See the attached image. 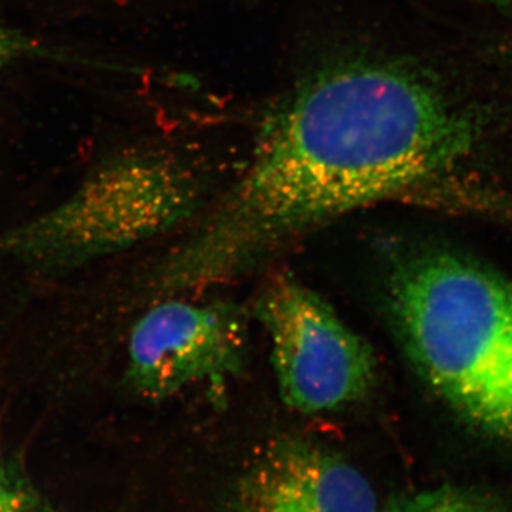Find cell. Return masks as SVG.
<instances>
[{"label": "cell", "instance_id": "obj_1", "mask_svg": "<svg viewBox=\"0 0 512 512\" xmlns=\"http://www.w3.org/2000/svg\"><path fill=\"white\" fill-rule=\"evenodd\" d=\"M478 141L476 117L434 74L373 57L326 64L266 114L247 171L156 285L178 295L225 284L349 212L433 200Z\"/></svg>", "mask_w": 512, "mask_h": 512}, {"label": "cell", "instance_id": "obj_2", "mask_svg": "<svg viewBox=\"0 0 512 512\" xmlns=\"http://www.w3.org/2000/svg\"><path fill=\"white\" fill-rule=\"evenodd\" d=\"M390 318L414 369L458 416L512 441V284L446 249L403 256Z\"/></svg>", "mask_w": 512, "mask_h": 512}, {"label": "cell", "instance_id": "obj_3", "mask_svg": "<svg viewBox=\"0 0 512 512\" xmlns=\"http://www.w3.org/2000/svg\"><path fill=\"white\" fill-rule=\"evenodd\" d=\"M198 185L180 161L131 150L93 168L66 200L0 232V258L39 274H64L170 231L198 207Z\"/></svg>", "mask_w": 512, "mask_h": 512}, {"label": "cell", "instance_id": "obj_4", "mask_svg": "<svg viewBox=\"0 0 512 512\" xmlns=\"http://www.w3.org/2000/svg\"><path fill=\"white\" fill-rule=\"evenodd\" d=\"M258 311L286 406L303 414L330 413L373 392L375 352L318 293L281 279L266 289Z\"/></svg>", "mask_w": 512, "mask_h": 512}, {"label": "cell", "instance_id": "obj_5", "mask_svg": "<svg viewBox=\"0 0 512 512\" xmlns=\"http://www.w3.org/2000/svg\"><path fill=\"white\" fill-rule=\"evenodd\" d=\"M245 343L238 309L167 299L148 309L131 332L127 387L143 399L161 400L194 384L217 382L238 372Z\"/></svg>", "mask_w": 512, "mask_h": 512}, {"label": "cell", "instance_id": "obj_6", "mask_svg": "<svg viewBox=\"0 0 512 512\" xmlns=\"http://www.w3.org/2000/svg\"><path fill=\"white\" fill-rule=\"evenodd\" d=\"M232 512H382L365 474L328 448L275 441L239 477Z\"/></svg>", "mask_w": 512, "mask_h": 512}, {"label": "cell", "instance_id": "obj_7", "mask_svg": "<svg viewBox=\"0 0 512 512\" xmlns=\"http://www.w3.org/2000/svg\"><path fill=\"white\" fill-rule=\"evenodd\" d=\"M36 60L87 67V69L103 70V72H128L124 64L106 62L66 47L52 45L23 30L13 28L0 19V72L16 64L36 62Z\"/></svg>", "mask_w": 512, "mask_h": 512}, {"label": "cell", "instance_id": "obj_8", "mask_svg": "<svg viewBox=\"0 0 512 512\" xmlns=\"http://www.w3.org/2000/svg\"><path fill=\"white\" fill-rule=\"evenodd\" d=\"M382 512H510L493 494L461 485L397 495Z\"/></svg>", "mask_w": 512, "mask_h": 512}, {"label": "cell", "instance_id": "obj_9", "mask_svg": "<svg viewBox=\"0 0 512 512\" xmlns=\"http://www.w3.org/2000/svg\"><path fill=\"white\" fill-rule=\"evenodd\" d=\"M0 512H56L22 468L0 458Z\"/></svg>", "mask_w": 512, "mask_h": 512}, {"label": "cell", "instance_id": "obj_10", "mask_svg": "<svg viewBox=\"0 0 512 512\" xmlns=\"http://www.w3.org/2000/svg\"><path fill=\"white\" fill-rule=\"evenodd\" d=\"M477 2L501 10V12H512V0H477Z\"/></svg>", "mask_w": 512, "mask_h": 512}]
</instances>
